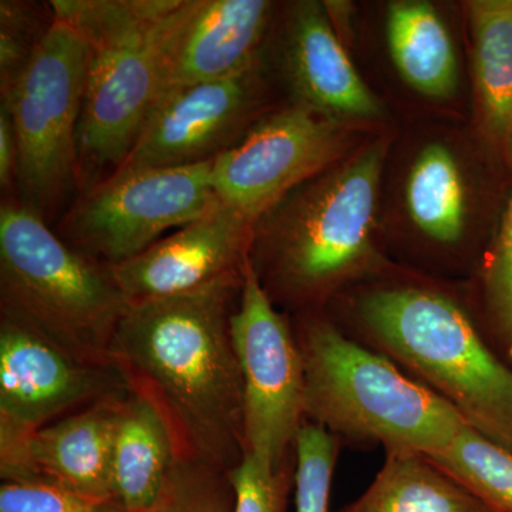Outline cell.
<instances>
[{
  "label": "cell",
  "instance_id": "cell-12",
  "mask_svg": "<svg viewBox=\"0 0 512 512\" xmlns=\"http://www.w3.org/2000/svg\"><path fill=\"white\" fill-rule=\"evenodd\" d=\"M124 390L127 384L114 367L82 362L0 319V441L22 439Z\"/></svg>",
  "mask_w": 512,
  "mask_h": 512
},
{
  "label": "cell",
  "instance_id": "cell-5",
  "mask_svg": "<svg viewBox=\"0 0 512 512\" xmlns=\"http://www.w3.org/2000/svg\"><path fill=\"white\" fill-rule=\"evenodd\" d=\"M355 315L356 340L389 357L468 426L512 451V369L454 299L434 289L389 286L357 299Z\"/></svg>",
  "mask_w": 512,
  "mask_h": 512
},
{
  "label": "cell",
  "instance_id": "cell-19",
  "mask_svg": "<svg viewBox=\"0 0 512 512\" xmlns=\"http://www.w3.org/2000/svg\"><path fill=\"white\" fill-rule=\"evenodd\" d=\"M340 512H491L429 456L386 453L369 488Z\"/></svg>",
  "mask_w": 512,
  "mask_h": 512
},
{
  "label": "cell",
  "instance_id": "cell-2",
  "mask_svg": "<svg viewBox=\"0 0 512 512\" xmlns=\"http://www.w3.org/2000/svg\"><path fill=\"white\" fill-rule=\"evenodd\" d=\"M198 0H52L90 46L79 190L116 173L156 106L171 46Z\"/></svg>",
  "mask_w": 512,
  "mask_h": 512
},
{
  "label": "cell",
  "instance_id": "cell-1",
  "mask_svg": "<svg viewBox=\"0 0 512 512\" xmlns=\"http://www.w3.org/2000/svg\"><path fill=\"white\" fill-rule=\"evenodd\" d=\"M244 279L128 303L111 365L173 431L181 458L231 473L245 457L244 392L231 318Z\"/></svg>",
  "mask_w": 512,
  "mask_h": 512
},
{
  "label": "cell",
  "instance_id": "cell-24",
  "mask_svg": "<svg viewBox=\"0 0 512 512\" xmlns=\"http://www.w3.org/2000/svg\"><path fill=\"white\" fill-rule=\"evenodd\" d=\"M340 440L305 420L295 441V510L329 512L330 488L338 463Z\"/></svg>",
  "mask_w": 512,
  "mask_h": 512
},
{
  "label": "cell",
  "instance_id": "cell-27",
  "mask_svg": "<svg viewBox=\"0 0 512 512\" xmlns=\"http://www.w3.org/2000/svg\"><path fill=\"white\" fill-rule=\"evenodd\" d=\"M234 488V512H285L295 470H272L245 456L229 473Z\"/></svg>",
  "mask_w": 512,
  "mask_h": 512
},
{
  "label": "cell",
  "instance_id": "cell-6",
  "mask_svg": "<svg viewBox=\"0 0 512 512\" xmlns=\"http://www.w3.org/2000/svg\"><path fill=\"white\" fill-rule=\"evenodd\" d=\"M127 308L109 265L70 247L16 198L2 201L0 319L82 362L114 367L111 342Z\"/></svg>",
  "mask_w": 512,
  "mask_h": 512
},
{
  "label": "cell",
  "instance_id": "cell-26",
  "mask_svg": "<svg viewBox=\"0 0 512 512\" xmlns=\"http://www.w3.org/2000/svg\"><path fill=\"white\" fill-rule=\"evenodd\" d=\"M0 512H126L119 500L89 497L47 481L3 483Z\"/></svg>",
  "mask_w": 512,
  "mask_h": 512
},
{
  "label": "cell",
  "instance_id": "cell-13",
  "mask_svg": "<svg viewBox=\"0 0 512 512\" xmlns=\"http://www.w3.org/2000/svg\"><path fill=\"white\" fill-rule=\"evenodd\" d=\"M255 222L221 200L111 274L128 303L173 298L244 279Z\"/></svg>",
  "mask_w": 512,
  "mask_h": 512
},
{
  "label": "cell",
  "instance_id": "cell-21",
  "mask_svg": "<svg viewBox=\"0 0 512 512\" xmlns=\"http://www.w3.org/2000/svg\"><path fill=\"white\" fill-rule=\"evenodd\" d=\"M407 208L416 227L440 244H454L466 227L467 200L453 154L431 144L417 157L406 190Z\"/></svg>",
  "mask_w": 512,
  "mask_h": 512
},
{
  "label": "cell",
  "instance_id": "cell-10",
  "mask_svg": "<svg viewBox=\"0 0 512 512\" xmlns=\"http://www.w3.org/2000/svg\"><path fill=\"white\" fill-rule=\"evenodd\" d=\"M345 146L342 121L292 104L262 117L238 144L212 160V185L222 202L256 222L323 174Z\"/></svg>",
  "mask_w": 512,
  "mask_h": 512
},
{
  "label": "cell",
  "instance_id": "cell-14",
  "mask_svg": "<svg viewBox=\"0 0 512 512\" xmlns=\"http://www.w3.org/2000/svg\"><path fill=\"white\" fill-rule=\"evenodd\" d=\"M127 390L97 400L22 439L2 441L3 483L47 481L89 497L117 500L114 431Z\"/></svg>",
  "mask_w": 512,
  "mask_h": 512
},
{
  "label": "cell",
  "instance_id": "cell-23",
  "mask_svg": "<svg viewBox=\"0 0 512 512\" xmlns=\"http://www.w3.org/2000/svg\"><path fill=\"white\" fill-rule=\"evenodd\" d=\"M53 22L49 2H0V99L18 83Z\"/></svg>",
  "mask_w": 512,
  "mask_h": 512
},
{
  "label": "cell",
  "instance_id": "cell-7",
  "mask_svg": "<svg viewBox=\"0 0 512 512\" xmlns=\"http://www.w3.org/2000/svg\"><path fill=\"white\" fill-rule=\"evenodd\" d=\"M89 66V43L55 18L18 83L0 99L18 146L16 200L49 224L79 188V127Z\"/></svg>",
  "mask_w": 512,
  "mask_h": 512
},
{
  "label": "cell",
  "instance_id": "cell-18",
  "mask_svg": "<svg viewBox=\"0 0 512 512\" xmlns=\"http://www.w3.org/2000/svg\"><path fill=\"white\" fill-rule=\"evenodd\" d=\"M387 45L394 66L416 92L431 99H447L456 92V50L430 3H392L387 13Z\"/></svg>",
  "mask_w": 512,
  "mask_h": 512
},
{
  "label": "cell",
  "instance_id": "cell-16",
  "mask_svg": "<svg viewBox=\"0 0 512 512\" xmlns=\"http://www.w3.org/2000/svg\"><path fill=\"white\" fill-rule=\"evenodd\" d=\"M272 16L266 0H198L171 46L160 97L256 66Z\"/></svg>",
  "mask_w": 512,
  "mask_h": 512
},
{
  "label": "cell",
  "instance_id": "cell-22",
  "mask_svg": "<svg viewBox=\"0 0 512 512\" xmlns=\"http://www.w3.org/2000/svg\"><path fill=\"white\" fill-rule=\"evenodd\" d=\"M431 460L491 512H512V451L467 426Z\"/></svg>",
  "mask_w": 512,
  "mask_h": 512
},
{
  "label": "cell",
  "instance_id": "cell-15",
  "mask_svg": "<svg viewBox=\"0 0 512 512\" xmlns=\"http://www.w3.org/2000/svg\"><path fill=\"white\" fill-rule=\"evenodd\" d=\"M281 63L295 96L293 106L328 119H372L380 104L350 62L328 6L303 0L288 6Z\"/></svg>",
  "mask_w": 512,
  "mask_h": 512
},
{
  "label": "cell",
  "instance_id": "cell-17",
  "mask_svg": "<svg viewBox=\"0 0 512 512\" xmlns=\"http://www.w3.org/2000/svg\"><path fill=\"white\" fill-rule=\"evenodd\" d=\"M181 456L167 421L144 397L127 390L117 416L113 484L126 512L156 503Z\"/></svg>",
  "mask_w": 512,
  "mask_h": 512
},
{
  "label": "cell",
  "instance_id": "cell-29",
  "mask_svg": "<svg viewBox=\"0 0 512 512\" xmlns=\"http://www.w3.org/2000/svg\"><path fill=\"white\" fill-rule=\"evenodd\" d=\"M18 175V146H16L15 130L8 110L0 106V187L6 192L3 200L12 197L16 190Z\"/></svg>",
  "mask_w": 512,
  "mask_h": 512
},
{
  "label": "cell",
  "instance_id": "cell-3",
  "mask_svg": "<svg viewBox=\"0 0 512 512\" xmlns=\"http://www.w3.org/2000/svg\"><path fill=\"white\" fill-rule=\"evenodd\" d=\"M384 147L377 144L336 173L308 181L254 225L249 262L275 306H316L372 262V229Z\"/></svg>",
  "mask_w": 512,
  "mask_h": 512
},
{
  "label": "cell",
  "instance_id": "cell-11",
  "mask_svg": "<svg viewBox=\"0 0 512 512\" xmlns=\"http://www.w3.org/2000/svg\"><path fill=\"white\" fill-rule=\"evenodd\" d=\"M262 86L259 62L237 76L163 94L119 170L215 160L262 119Z\"/></svg>",
  "mask_w": 512,
  "mask_h": 512
},
{
  "label": "cell",
  "instance_id": "cell-20",
  "mask_svg": "<svg viewBox=\"0 0 512 512\" xmlns=\"http://www.w3.org/2000/svg\"><path fill=\"white\" fill-rule=\"evenodd\" d=\"M474 39V69L485 123L512 144V0L467 3Z\"/></svg>",
  "mask_w": 512,
  "mask_h": 512
},
{
  "label": "cell",
  "instance_id": "cell-9",
  "mask_svg": "<svg viewBox=\"0 0 512 512\" xmlns=\"http://www.w3.org/2000/svg\"><path fill=\"white\" fill-rule=\"evenodd\" d=\"M231 330L244 392L245 456L272 470L292 466L306 420L305 366L291 323L266 295L249 259Z\"/></svg>",
  "mask_w": 512,
  "mask_h": 512
},
{
  "label": "cell",
  "instance_id": "cell-8",
  "mask_svg": "<svg viewBox=\"0 0 512 512\" xmlns=\"http://www.w3.org/2000/svg\"><path fill=\"white\" fill-rule=\"evenodd\" d=\"M212 161L184 167L119 170L80 192L56 234L80 254L117 265L146 251L220 201Z\"/></svg>",
  "mask_w": 512,
  "mask_h": 512
},
{
  "label": "cell",
  "instance_id": "cell-4",
  "mask_svg": "<svg viewBox=\"0 0 512 512\" xmlns=\"http://www.w3.org/2000/svg\"><path fill=\"white\" fill-rule=\"evenodd\" d=\"M305 366L306 420L336 439L436 456L468 424L440 396L389 357L318 313L298 316Z\"/></svg>",
  "mask_w": 512,
  "mask_h": 512
},
{
  "label": "cell",
  "instance_id": "cell-28",
  "mask_svg": "<svg viewBox=\"0 0 512 512\" xmlns=\"http://www.w3.org/2000/svg\"><path fill=\"white\" fill-rule=\"evenodd\" d=\"M512 158V144L510 147ZM485 293L495 333L512 360V191L500 237L485 271Z\"/></svg>",
  "mask_w": 512,
  "mask_h": 512
},
{
  "label": "cell",
  "instance_id": "cell-25",
  "mask_svg": "<svg viewBox=\"0 0 512 512\" xmlns=\"http://www.w3.org/2000/svg\"><path fill=\"white\" fill-rule=\"evenodd\" d=\"M234 504L227 471L180 458L156 503L140 512H234Z\"/></svg>",
  "mask_w": 512,
  "mask_h": 512
}]
</instances>
